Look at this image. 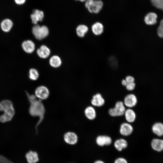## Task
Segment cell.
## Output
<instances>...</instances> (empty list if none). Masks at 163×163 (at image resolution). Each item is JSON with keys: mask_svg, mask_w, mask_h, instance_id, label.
Masks as SVG:
<instances>
[{"mask_svg": "<svg viewBox=\"0 0 163 163\" xmlns=\"http://www.w3.org/2000/svg\"><path fill=\"white\" fill-rule=\"evenodd\" d=\"M26 93L30 104L29 109L30 114L32 116L39 117V120L36 126V128L37 129V126L44 119L45 108L42 102V100L39 99H37L35 95H30L27 91Z\"/></svg>", "mask_w": 163, "mask_h": 163, "instance_id": "1", "label": "cell"}, {"mask_svg": "<svg viewBox=\"0 0 163 163\" xmlns=\"http://www.w3.org/2000/svg\"><path fill=\"white\" fill-rule=\"evenodd\" d=\"M85 6L90 13L97 14L102 9L104 3L101 0H86Z\"/></svg>", "mask_w": 163, "mask_h": 163, "instance_id": "2", "label": "cell"}, {"mask_svg": "<svg viewBox=\"0 0 163 163\" xmlns=\"http://www.w3.org/2000/svg\"><path fill=\"white\" fill-rule=\"evenodd\" d=\"M32 32L37 39L41 40L48 35L49 31L48 27L46 26H40L39 25L36 24L33 27Z\"/></svg>", "mask_w": 163, "mask_h": 163, "instance_id": "3", "label": "cell"}, {"mask_svg": "<svg viewBox=\"0 0 163 163\" xmlns=\"http://www.w3.org/2000/svg\"><path fill=\"white\" fill-rule=\"evenodd\" d=\"M126 110L123 102L119 101L116 102L114 107L109 110L108 113L112 117H119L124 114Z\"/></svg>", "mask_w": 163, "mask_h": 163, "instance_id": "4", "label": "cell"}, {"mask_svg": "<svg viewBox=\"0 0 163 163\" xmlns=\"http://www.w3.org/2000/svg\"><path fill=\"white\" fill-rule=\"evenodd\" d=\"M4 113L0 117V121L4 123L11 121L15 114V110L13 106L5 109L3 111Z\"/></svg>", "mask_w": 163, "mask_h": 163, "instance_id": "5", "label": "cell"}, {"mask_svg": "<svg viewBox=\"0 0 163 163\" xmlns=\"http://www.w3.org/2000/svg\"><path fill=\"white\" fill-rule=\"evenodd\" d=\"M35 95L37 97L42 100L47 99L50 94L48 89L44 86L38 87L35 91Z\"/></svg>", "mask_w": 163, "mask_h": 163, "instance_id": "6", "label": "cell"}, {"mask_svg": "<svg viewBox=\"0 0 163 163\" xmlns=\"http://www.w3.org/2000/svg\"><path fill=\"white\" fill-rule=\"evenodd\" d=\"M123 103L125 106L129 108H131L136 105L137 99L136 96L134 94H129L125 97Z\"/></svg>", "mask_w": 163, "mask_h": 163, "instance_id": "7", "label": "cell"}, {"mask_svg": "<svg viewBox=\"0 0 163 163\" xmlns=\"http://www.w3.org/2000/svg\"><path fill=\"white\" fill-rule=\"evenodd\" d=\"M63 139L65 142L67 144L71 145L75 144L78 141L77 135L72 132H68L64 135Z\"/></svg>", "mask_w": 163, "mask_h": 163, "instance_id": "8", "label": "cell"}, {"mask_svg": "<svg viewBox=\"0 0 163 163\" xmlns=\"http://www.w3.org/2000/svg\"><path fill=\"white\" fill-rule=\"evenodd\" d=\"M133 131V127L132 125L128 122L122 123L120 127V132L121 134L124 136L130 135Z\"/></svg>", "mask_w": 163, "mask_h": 163, "instance_id": "9", "label": "cell"}, {"mask_svg": "<svg viewBox=\"0 0 163 163\" xmlns=\"http://www.w3.org/2000/svg\"><path fill=\"white\" fill-rule=\"evenodd\" d=\"M157 18L158 16L155 13L150 12L145 15L144 21L146 25H153L156 24Z\"/></svg>", "mask_w": 163, "mask_h": 163, "instance_id": "10", "label": "cell"}, {"mask_svg": "<svg viewBox=\"0 0 163 163\" xmlns=\"http://www.w3.org/2000/svg\"><path fill=\"white\" fill-rule=\"evenodd\" d=\"M91 103L94 106L101 107L104 105L105 101L102 95L100 93H97L93 96Z\"/></svg>", "mask_w": 163, "mask_h": 163, "instance_id": "11", "label": "cell"}, {"mask_svg": "<svg viewBox=\"0 0 163 163\" xmlns=\"http://www.w3.org/2000/svg\"><path fill=\"white\" fill-rule=\"evenodd\" d=\"M91 29L93 33L97 36L101 35L103 33L104 27L103 24L101 22L97 21L92 25Z\"/></svg>", "mask_w": 163, "mask_h": 163, "instance_id": "12", "label": "cell"}, {"mask_svg": "<svg viewBox=\"0 0 163 163\" xmlns=\"http://www.w3.org/2000/svg\"><path fill=\"white\" fill-rule=\"evenodd\" d=\"M22 47L25 52L28 53H30L34 51L35 45L32 41L30 40H27L24 41L22 43Z\"/></svg>", "mask_w": 163, "mask_h": 163, "instance_id": "13", "label": "cell"}, {"mask_svg": "<svg viewBox=\"0 0 163 163\" xmlns=\"http://www.w3.org/2000/svg\"><path fill=\"white\" fill-rule=\"evenodd\" d=\"M96 142L97 144L99 146L109 145L111 143L112 139L109 136L100 135L97 137Z\"/></svg>", "mask_w": 163, "mask_h": 163, "instance_id": "14", "label": "cell"}, {"mask_svg": "<svg viewBox=\"0 0 163 163\" xmlns=\"http://www.w3.org/2000/svg\"><path fill=\"white\" fill-rule=\"evenodd\" d=\"M25 157L28 163H36L39 161L38 155L36 151H29L26 153Z\"/></svg>", "mask_w": 163, "mask_h": 163, "instance_id": "15", "label": "cell"}, {"mask_svg": "<svg viewBox=\"0 0 163 163\" xmlns=\"http://www.w3.org/2000/svg\"><path fill=\"white\" fill-rule=\"evenodd\" d=\"M124 115L128 123H132L134 122L136 119V113L134 110L131 108H129L126 110Z\"/></svg>", "mask_w": 163, "mask_h": 163, "instance_id": "16", "label": "cell"}, {"mask_svg": "<svg viewBox=\"0 0 163 163\" xmlns=\"http://www.w3.org/2000/svg\"><path fill=\"white\" fill-rule=\"evenodd\" d=\"M12 21L9 18H6L3 20L1 23L0 26L2 30L4 32H9L12 27Z\"/></svg>", "mask_w": 163, "mask_h": 163, "instance_id": "17", "label": "cell"}, {"mask_svg": "<svg viewBox=\"0 0 163 163\" xmlns=\"http://www.w3.org/2000/svg\"><path fill=\"white\" fill-rule=\"evenodd\" d=\"M37 53L40 57L45 59L49 56L50 51L49 49L46 46L43 45L37 49Z\"/></svg>", "mask_w": 163, "mask_h": 163, "instance_id": "18", "label": "cell"}, {"mask_svg": "<svg viewBox=\"0 0 163 163\" xmlns=\"http://www.w3.org/2000/svg\"><path fill=\"white\" fill-rule=\"evenodd\" d=\"M151 145L152 148L155 151L161 152L163 150V140L154 139L152 140Z\"/></svg>", "mask_w": 163, "mask_h": 163, "instance_id": "19", "label": "cell"}, {"mask_svg": "<svg viewBox=\"0 0 163 163\" xmlns=\"http://www.w3.org/2000/svg\"><path fill=\"white\" fill-rule=\"evenodd\" d=\"M84 113L86 117L89 120H94L96 117V111L93 107L89 106L86 107Z\"/></svg>", "mask_w": 163, "mask_h": 163, "instance_id": "20", "label": "cell"}, {"mask_svg": "<svg viewBox=\"0 0 163 163\" xmlns=\"http://www.w3.org/2000/svg\"><path fill=\"white\" fill-rule=\"evenodd\" d=\"M152 130L153 133L158 136L163 135V124L161 123H157L152 126Z\"/></svg>", "mask_w": 163, "mask_h": 163, "instance_id": "21", "label": "cell"}, {"mask_svg": "<svg viewBox=\"0 0 163 163\" xmlns=\"http://www.w3.org/2000/svg\"><path fill=\"white\" fill-rule=\"evenodd\" d=\"M88 30V27L85 24L79 25L76 29V32L77 35L81 37H84Z\"/></svg>", "mask_w": 163, "mask_h": 163, "instance_id": "22", "label": "cell"}, {"mask_svg": "<svg viewBox=\"0 0 163 163\" xmlns=\"http://www.w3.org/2000/svg\"><path fill=\"white\" fill-rule=\"evenodd\" d=\"M116 148L119 151H121L122 149L126 148L127 145L126 141L123 139H120L116 140L114 143Z\"/></svg>", "mask_w": 163, "mask_h": 163, "instance_id": "23", "label": "cell"}, {"mask_svg": "<svg viewBox=\"0 0 163 163\" xmlns=\"http://www.w3.org/2000/svg\"><path fill=\"white\" fill-rule=\"evenodd\" d=\"M50 65L52 67L57 68L61 64L60 58L58 56H52L49 61Z\"/></svg>", "mask_w": 163, "mask_h": 163, "instance_id": "24", "label": "cell"}, {"mask_svg": "<svg viewBox=\"0 0 163 163\" xmlns=\"http://www.w3.org/2000/svg\"><path fill=\"white\" fill-rule=\"evenodd\" d=\"M30 78L32 80H37L39 76V74L38 71L35 69H30L29 72Z\"/></svg>", "mask_w": 163, "mask_h": 163, "instance_id": "25", "label": "cell"}, {"mask_svg": "<svg viewBox=\"0 0 163 163\" xmlns=\"http://www.w3.org/2000/svg\"><path fill=\"white\" fill-rule=\"evenodd\" d=\"M154 6L159 9L163 10V0H151Z\"/></svg>", "mask_w": 163, "mask_h": 163, "instance_id": "26", "label": "cell"}, {"mask_svg": "<svg viewBox=\"0 0 163 163\" xmlns=\"http://www.w3.org/2000/svg\"><path fill=\"white\" fill-rule=\"evenodd\" d=\"M33 13L38 18L40 21H43L44 17V13L42 11L38 9H35L33 11Z\"/></svg>", "mask_w": 163, "mask_h": 163, "instance_id": "27", "label": "cell"}, {"mask_svg": "<svg viewBox=\"0 0 163 163\" xmlns=\"http://www.w3.org/2000/svg\"><path fill=\"white\" fill-rule=\"evenodd\" d=\"M157 33L159 37L163 38V18L161 21L157 28Z\"/></svg>", "mask_w": 163, "mask_h": 163, "instance_id": "28", "label": "cell"}, {"mask_svg": "<svg viewBox=\"0 0 163 163\" xmlns=\"http://www.w3.org/2000/svg\"><path fill=\"white\" fill-rule=\"evenodd\" d=\"M127 90L129 91H132L136 87L135 82L128 83L125 86Z\"/></svg>", "mask_w": 163, "mask_h": 163, "instance_id": "29", "label": "cell"}, {"mask_svg": "<svg viewBox=\"0 0 163 163\" xmlns=\"http://www.w3.org/2000/svg\"><path fill=\"white\" fill-rule=\"evenodd\" d=\"M30 17L32 23L35 25L37 24L38 22L40 21L39 19L33 13L31 14Z\"/></svg>", "mask_w": 163, "mask_h": 163, "instance_id": "30", "label": "cell"}, {"mask_svg": "<svg viewBox=\"0 0 163 163\" xmlns=\"http://www.w3.org/2000/svg\"><path fill=\"white\" fill-rule=\"evenodd\" d=\"M125 79L128 83L134 82L135 80L134 78L131 75L126 76Z\"/></svg>", "mask_w": 163, "mask_h": 163, "instance_id": "31", "label": "cell"}, {"mask_svg": "<svg viewBox=\"0 0 163 163\" xmlns=\"http://www.w3.org/2000/svg\"><path fill=\"white\" fill-rule=\"evenodd\" d=\"M114 163H127L126 160L123 158H119L117 159L114 162Z\"/></svg>", "mask_w": 163, "mask_h": 163, "instance_id": "32", "label": "cell"}, {"mask_svg": "<svg viewBox=\"0 0 163 163\" xmlns=\"http://www.w3.org/2000/svg\"><path fill=\"white\" fill-rule=\"evenodd\" d=\"M15 3L17 5H21L24 4L27 0H14Z\"/></svg>", "mask_w": 163, "mask_h": 163, "instance_id": "33", "label": "cell"}, {"mask_svg": "<svg viewBox=\"0 0 163 163\" xmlns=\"http://www.w3.org/2000/svg\"><path fill=\"white\" fill-rule=\"evenodd\" d=\"M121 84L123 86L125 87L127 85L128 83L125 79H123L121 81Z\"/></svg>", "mask_w": 163, "mask_h": 163, "instance_id": "34", "label": "cell"}, {"mask_svg": "<svg viewBox=\"0 0 163 163\" xmlns=\"http://www.w3.org/2000/svg\"><path fill=\"white\" fill-rule=\"evenodd\" d=\"M94 163H104L103 161H95Z\"/></svg>", "mask_w": 163, "mask_h": 163, "instance_id": "35", "label": "cell"}, {"mask_svg": "<svg viewBox=\"0 0 163 163\" xmlns=\"http://www.w3.org/2000/svg\"><path fill=\"white\" fill-rule=\"evenodd\" d=\"M75 1H79V2H85L86 1V0H75Z\"/></svg>", "mask_w": 163, "mask_h": 163, "instance_id": "36", "label": "cell"}]
</instances>
